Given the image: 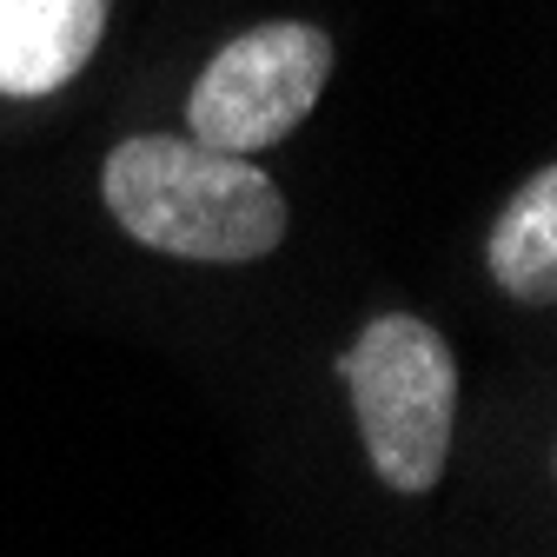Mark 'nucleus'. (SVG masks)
<instances>
[{
	"mask_svg": "<svg viewBox=\"0 0 557 557\" xmlns=\"http://www.w3.org/2000/svg\"><path fill=\"white\" fill-rule=\"evenodd\" d=\"M107 0H0V94L40 100L94 60Z\"/></svg>",
	"mask_w": 557,
	"mask_h": 557,
	"instance_id": "4",
	"label": "nucleus"
},
{
	"mask_svg": "<svg viewBox=\"0 0 557 557\" xmlns=\"http://www.w3.org/2000/svg\"><path fill=\"white\" fill-rule=\"evenodd\" d=\"M484 265L518 306H550L557 299V173L537 166L518 199L498 213L484 239Z\"/></svg>",
	"mask_w": 557,
	"mask_h": 557,
	"instance_id": "5",
	"label": "nucleus"
},
{
	"mask_svg": "<svg viewBox=\"0 0 557 557\" xmlns=\"http://www.w3.org/2000/svg\"><path fill=\"white\" fill-rule=\"evenodd\" d=\"M325 74H332V40L312 21H265L206 60L186 107L193 139L252 160L319 107Z\"/></svg>",
	"mask_w": 557,
	"mask_h": 557,
	"instance_id": "3",
	"label": "nucleus"
},
{
	"mask_svg": "<svg viewBox=\"0 0 557 557\" xmlns=\"http://www.w3.org/2000/svg\"><path fill=\"white\" fill-rule=\"evenodd\" d=\"M107 213L139 246L199 259V265H252L286 239V193L252 160L199 147L193 133H139L120 139L100 173Z\"/></svg>",
	"mask_w": 557,
	"mask_h": 557,
	"instance_id": "1",
	"label": "nucleus"
},
{
	"mask_svg": "<svg viewBox=\"0 0 557 557\" xmlns=\"http://www.w3.org/2000/svg\"><path fill=\"white\" fill-rule=\"evenodd\" d=\"M352 385V411L372 451V471L405 498H425L445 478L451 432H458V359L438 325L385 312L359 332V345L338 359Z\"/></svg>",
	"mask_w": 557,
	"mask_h": 557,
	"instance_id": "2",
	"label": "nucleus"
}]
</instances>
